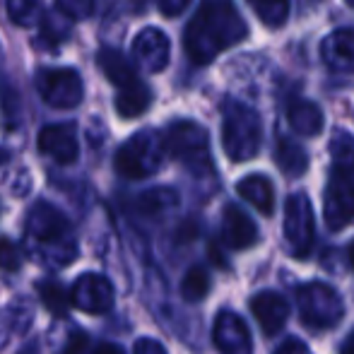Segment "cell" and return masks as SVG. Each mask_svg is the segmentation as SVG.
Here are the masks:
<instances>
[{
  "instance_id": "6da1fadb",
  "label": "cell",
  "mask_w": 354,
  "mask_h": 354,
  "mask_svg": "<svg viewBox=\"0 0 354 354\" xmlns=\"http://www.w3.org/2000/svg\"><path fill=\"white\" fill-rule=\"evenodd\" d=\"M248 37V24L229 0H207L183 32V48L196 66H207Z\"/></svg>"
},
{
  "instance_id": "7a4b0ae2",
  "label": "cell",
  "mask_w": 354,
  "mask_h": 354,
  "mask_svg": "<svg viewBox=\"0 0 354 354\" xmlns=\"http://www.w3.org/2000/svg\"><path fill=\"white\" fill-rule=\"evenodd\" d=\"M263 142V123L256 109L227 99L222 104V147L232 162H248L258 154Z\"/></svg>"
},
{
  "instance_id": "3957f363",
  "label": "cell",
  "mask_w": 354,
  "mask_h": 354,
  "mask_svg": "<svg viewBox=\"0 0 354 354\" xmlns=\"http://www.w3.org/2000/svg\"><path fill=\"white\" fill-rule=\"evenodd\" d=\"M164 147L174 159L183 164L196 176L212 174L210 136L196 121H176L164 133Z\"/></svg>"
},
{
  "instance_id": "277c9868",
  "label": "cell",
  "mask_w": 354,
  "mask_h": 354,
  "mask_svg": "<svg viewBox=\"0 0 354 354\" xmlns=\"http://www.w3.org/2000/svg\"><path fill=\"white\" fill-rule=\"evenodd\" d=\"M301 323L308 330H330L345 316L342 297L326 282H308L297 289Z\"/></svg>"
},
{
  "instance_id": "5b68a950",
  "label": "cell",
  "mask_w": 354,
  "mask_h": 354,
  "mask_svg": "<svg viewBox=\"0 0 354 354\" xmlns=\"http://www.w3.org/2000/svg\"><path fill=\"white\" fill-rule=\"evenodd\" d=\"M164 154V138L154 131H140L118 147L116 152V171L126 178H147L162 167Z\"/></svg>"
},
{
  "instance_id": "8992f818",
  "label": "cell",
  "mask_w": 354,
  "mask_h": 354,
  "mask_svg": "<svg viewBox=\"0 0 354 354\" xmlns=\"http://www.w3.org/2000/svg\"><path fill=\"white\" fill-rule=\"evenodd\" d=\"M316 236V217L306 193H294L284 205V241L294 258H306Z\"/></svg>"
},
{
  "instance_id": "52a82bcc",
  "label": "cell",
  "mask_w": 354,
  "mask_h": 354,
  "mask_svg": "<svg viewBox=\"0 0 354 354\" xmlns=\"http://www.w3.org/2000/svg\"><path fill=\"white\" fill-rule=\"evenodd\" d=\"M328 229L340 232L354 222V169L333 167L330 181L326 188V207H323Z\"/></svg>"
},
{
  "instance_id": "ba28073f",
  "label": "cell",
  "mask_w": 354,
  "mask_h": 354,
  "mask_svg": "<svg viewBox=\"0 0 354 354\" xmlns=\"http://www.w3.org/2000/svg\"><path fill=\"white\" fill-rule=\"evenodd\" d=\"M37 89L53 109H75L84 97L82 77L73 68H48L37 75Z\"/></svg>"
},
{
  "instance_id": "9c48e42d",
  "label": "cell",
  "mask_w": 354,
  "mask_h": 354,
  "mask_svg": "<svg viewBox=\"0 0 354 354\" xmlns=\"http://www.w3.org/2000/svg\"><path fill=\"white\" fill-rule=\"evenodd\" d=\"M68 294H71V306L84 313H106L113 306V284L97 272L80 275Z\"/></svg>"
},
{
  "instance_id": "30bf717a",
  "label": "cell",
  "mask_w": 354,
  "mask_h": 354,
  "mask_svg": "<svg viewBox=\"0 0 354 354\" xmlns=\"http://www.w3.org/2000/svg\"><path fill=\"white\" fill-rule=\"evenodd\" d=\"M171 56V41L157 27H145L136 39H133V58L138 66L147 73H162L169 66Z\"/></svg>"
},
{
  "instance_id": "8fae6325",
  "label": "cell",
  "mask_w": 354,
  "mask_h": 354,
  "mask_svg": "<svg viewBox=\"0 0 354 354\" xmlns=\"http://www.w3.org/2000/svg\"><path fill=\"white\" fill-rule=\"evenodd\" d=\"M27 232L34 241L56 246L58 241H66L71 236L68 222L61 212L48 203H37L27 217Z\"/></svg>"
},
{
  "instance_id": "7c38bea8",
  "label": "cell",
  "mask_w": 354,
  "mask_h": 354,
  "mask_svg": "<svg viewBox=\"0 0 354 354\" xmlns=\"http://www.w3.org/2000/svg\"><path fill=\"white\" fill-rule=\"evenodd\" d=\"M212 340L222 354H251V333L241 316L234 311H219L212 328Z\"/></svg>"
},
{
  "instance_id": "4fadbf2b",
  "label": "cell",
  "mask_w": 354,
  "mask_h": 354,
  "mask_svg": "<svg viewBox=\"0 0 354 354\" xmlns=\"http://www.w3.org/2000/svg\"><path fill=\"white\" fill-rule=\"evenodd\" d=\"M251 313L261 326V330L268 337H275L289 318V304L280 292L266 289V292H258L251 299Z\"/></svg>"
},
{
  "instance_id": "5bb4252c",
  "label": "cell",
  "mask_w": 354,
  "mask_h": 354,
  "mask_svg": "<svg viewBox=\"0 0 354 354\" xmlns=\"http://www.w3.org/2000/svg\"><path fill=\"white\" fill-rule=\"evenodd\" d=\"M222 239L227 248L243 251V248L256 246L258 227L239 205H227L222 212Z\"/></svg>"
},
{
  "instance_id": "9a60e30c",
  "label": "cell",
  "mask_w": 354,
  "mask_h": 354,
  "mask_svg": "<svg viewBox=\"0 0 354 354\" xmlns=\"http://www.w3.org/2000/svg\"><path fill=\"white\" fill-rule=\"evenodd\" d=\"M39 149L58 164H73L80 154L73 126H46L39 133Z\"/></svg>"
},
{
  "instance_id": "2e32d148",
  "label": "cell",
  "mask_w": 354,
  "mask_h": 354,
  "mask_svg": "<svg viewBox=\"0 0 354 354\" xmlns=\"http://www.w3.org/2000/svg\"><path fill=\"white\" fill-rule=\"evenodd\" d=\"M321 58L330 71L354 73V29H335L321 41Z\"/></svg>"
},
{
  "instance_id": "e0dca14e",
  "label": "cell",
  "mask_w": 354,
  "mask_h": 354,
  "mask_svg": "<svg viewBox=\"0 0 354 354\" xmlns=\"http://www.w3.org/2000/svg\"><path fill=\"white\" fill-rule=\"evenodd\" d=\"M239 196L246 203H251L258 212L268 214L270 217L275 212V188H272V181L263 174H251V176L241 178L236 183Z\"/></svg>"
},
{
  "instance_id": "ac0fdd59",
  "label": "cell",
  "mask_w": 354,
  "mask_h": 354,
  "mask_svg": "<svg viewBox=\"0 0 354 354\" xmlns=\"http://www.w3.org/2000/svg\"><path fill=\"white\" fill-rule=\"evenodd\" d=\"M287 121L294 133L304 138H316L323 131V111L313 102L294 99L287 106Z\"/></svg>"
},
{
  "instance_id": "d6986e66",
  "label": "cell",
  "mask_w": 354,
  "mask_h": 354,
  "mask_svg": "<svg viewBox=\"0 0 354 354\" xmlns=\"http://www.w3.org/2000/svg\"><path fill=\"white\" fill-rule=\"evenodd\" d=\"M97 63H99V68H102V73L106 75L109 82L116 84L118 89L138 82L136 66H133L121 51H116V48H102L97 56Z\"/></svg>"
},
{
  "instance_id": "ffe728a7",
  "label": "cell",
  "mask_w": 354,
  "mask_h": 354,
  "mask_svg": "<svg viewBox=\"0 0 354 354\" xmlns=\"http://www.w3.org/2000/svg\"><path fill=\"white\" fill-rule=\"evenodd\" d=\"M149 104H152V92H149L147 84H142L140 80H138V82L118 89L116 113L121 118H138L147 111Z\"/></svg>"
},
{
  "instance_id": "44dd1931",
  "label": "cell",
  "mask_w": 354,
  "mask_h": 354,
  "mask_svg": "<svg viewBox=\"0 0 354 354\" xmlns=\"http://www.w3.org/2000/svg\"><path fill=\"white\" fill-rule=\"evenodd\" d=\"M275 162L282 169V174H287L289 178H297L301 174H306L308 169V154L299 142H294L292 138H280L275 147Z\"/></svg>"
},
{
  "instance_id": "7402d4cb",
  "label": "cell",
  "mask_w": 354,
  "mask_h": 354,
  "mask_svg": "<svg viewBox=\"0 0 354 354\" xmlns=\"http://www.w3.org/2000/svg\"><path fill=\"white\" fill-rule=\"evenodd\" d=\"M73 17H68L63 10H48V12L41 15L39 24H41V39L48 44H63L68 37H71V24Z\"/></svg>"
},
{
  "instance_id": "603a6c76",
  "label": "cell",
  "mask_w": 354,
  "mask_h": 354,
  "mask_svg": "<svg viewBox=\"0 0 354 354\" xmlns=\"http://www.w3.org/2000/svg\"><path fill=\"white\" fill-rule=\"evenodd\" d=\"M44 0H5L8 17L17 27H34L44 15Z\"/></svg>"
},
{
  "instance_id": "cb8c5ba5",
  "label": "cell",
  "mask_w": 354,
  "mask_h": 354,
  "mask_svg": "<svg viewBox=\"0 0 354 354\" xmlns=\"http://www.w3.org/2000/svg\"><path fill=\"white\" fill-rule=\"evenodd\" d=\"M248 5L258 15V19L272 29L282 27L289 17V0H248Z\"/></svg>"
},
{
  "instance_id": "d4e9b609",
  "label": "cell",
  "mask_w": 354,
  "mask_h": 354,
  "mask_svg": "<svg viewBox=\"0 0 354 354\" xmlns=\"http://www.w3.org/2000/svg\"><path fill=\"white\" fill-rule=\"evenodd\" d=\"M207 292H210V275H207V270L203 266H193L181 282V297L188 304H196L201 299H205Z\"/></svg>"
},
{
  "instance_id": "484cf974",
  "label": "cell",
  "mask_w": 354,
  "mask_h": 354,
  "mask_svg": "<svg viewBox=\"0 0 354 354\" xmlns=\"http://www.w3.org/2000/svg\"><path fill=\"white\" fill-rule=\"evenodd\" d=\"M178 203V196L171 188H157V191H147L142 193V198L138 201V207L145 214H162L167 210H171Z\"/></svg>"
},
{
  "instance_id": "4316f807",
  "label": "cell",
  "mask_w": 354,
  "mask_h": 354,
  "mask_svg": "<svg viewBox=\"0 0 354 354\" xmlns=\"http://www.w3.org/2000/svg\"><path fill=\"white\" fill-rule=\"evenodd\" d=\"M39 297H41L44 306H46L51 313H56V316L66 313L68 306H71V294H68L61 284L53 282V280L39 284Z\"/></svg>"
},
{
  "instance_id": "83f0119b",
  "label": "cell",
  "mask_w": 354,
  "mask_h": 354,
  "mask_svg": "<svg viewBox=\"0 0 354 354\" xmlns=\"http://www.w3.org/2000/svg\"><path fill=\"white\" fill-rule=\"evenodd\" d=\"M22 266V253L10 239H0V270L15 272Z\"/></svg>"
},
{
  "instance_id": "f1b7e54d",
  "label": "cell",
  "mask_w": 354,
  "mask_h": 354,
  "mask_svg": "<svg viewBox=\"0 0 354 354\" xmlns=\"http://www.w3.org/2000/svg\"><path fill=\"white\" fill-rule=\"evenodd\" d=\"M56 8L73 19H84L94 12V0H56Z\"/></svg>"
},
{
  "instance_id": "f546056e",
  "label": "cell",
  "mask_w": 354,
  "mask_h": 354,
  "mask_svg": "<svg viewBox=\"0 0 354 354\" xmlns=\"http://www.w3.org/2000/svg\"><path fill=\"white\" fill-rule=\"evenodd\" d=\"M275 354H311V350H308L306 342H301L299 337H287L275 350Z\"/></svg>"
},
{
  "instance_id": "4dcf8cb0",
  "label": "cell",
  "mask_w": 354,
  "mask_h": 354,
  "mask_svg": "<svg viewBox=\"0 0 354 354\" xmlns=\"http://www.w3.org/2000/svg\"><path fill=\"white\" fill-rule=\"evenodd\" d=\"M157 3H159L162 15H167V17H178V15L191 5V0H157Z\"/></svg>"
},
{
  "instance_id": "1f68e13d",
  "label": "cell",
  "mask_w": 354,
  "mask_h": 354,
  "mask_svg": "<svg viewBox=\"0 0 354 354\" xmlns=\"http://www.w3.org/2000/svg\"><path fill=\"white\" fill-rule=\"evenodd\" d=\"M136 354H167L162 342L152 340V337H140L136 342Z\"/></svg>"
},
{
  "instance_id": "d6a6232c",
  "label": "cell",
  "mask_w": 354,
  "mask_h": 354,
  "mask_svg": "<svg viewBox=\"0 0 354 354\" xmlns=\"http://www.w3.org/2000/svg\"><path fill=\"white\" fill-rule=\"evenodd\" d=\"M84 347H87V333L77 330V333H73V337L68 340V347L63 350V354H82Z\"/></svg>"
},
{
  "instance_id": "836d02e7",
  "label": "cell",
  "mask_w": 354,
  "mask_h": 354,
  "mask_svg": "<svg viewBox=\"0 0 354 354\" xmlns=\"http://www.w3.org/2000/svg\"><path fill=\"white\" fill-rule=\"evenodd\" d=\"M210 261L214 263L217 268H227V258L222 256V251H219V246L217 243H210Z\"/></svg>"
},
{
  "instance_id": "e575fe53",
  "label": "cell",
  "mask_w": 354,
  "mask_h": 354,
  "mask_svg": "<svg viewBox=\"0 0 354 354\" xmlns=\"http://www.w3.org/2000/svg\"><path fill=\"white\" fill-rule=\"evenodd\" d=\"M92 354H126V352H123L118 345H113V342H102Z\"/></svg>"
},
{
  "instance_id": "d590c367",
  "label": "cell",
  "mask_w": 354,
  "mask_h": 354,
  "mask_svg": "<svg viewBox=\"0 0 354 354\" xmlns=\"http://www.w3.org/2000/svg\"><path fill=\"white\" fill-rule=\"evenodd\" d=\"M340 354H354V330L347 335V340H345V345H342Z\"/></svg>"
},
{
  "instance_id": "8d00e7d4",
  "label": "cell",
  "mask_w": 354,
  "mask_h": 354,
  "mask_svg": "<svg viewBox=\"0 0 354 354\" xmlns=\"http://www.w3.org/2000/svg\"><path fill=\"white\" fill-rule=\"evenodd\" d=\"M347 258H350V266H352V270H354V239H352L350 248H347Z\"/></svg>"
},
{
  "instance_id": "74e56055",
  "label": "cell",
  "mask_w": 354,
  "mask_h": 354,
  "mask_svg": "<svg viewBox=\"0 0 354 354\" xmlns=\"http://www.w3.org/2000/svg\"><path fill=\"white\" fill-rule=\"evenodd\" d=\"M304 3H308V5H316V3H318V0H304Z\"/></svg>"
},
{
  "instance_id": "f35d334b",
  "label": "cell",
  "mask_w": 354,
  "mask_h": 354,
  "mask_svg": "<svg viewBox=\"0 0 354 354\" xmlns=\"http://www.w3.org/2000/svg\"><path fill=\"white\" fill-rule=\"evenodd\" d=\"M345 3L350 5V8H354V0H345Z\"/></svg>"
},
{
  "instance_id": "ab89813d",
  "label": "cell",
  "mask_w": 354,
  "mask_h": 354,
  "mask_svg": "<svg viewBox=\"0 0 354 354\" xmlns=\"http://www.w3.org/2000/svg\"><path fill=\"white\" fill-rule=\"evenodd\" d=\"M0 159H3V157H0Z\"/></svg>"
}]
</instances>
